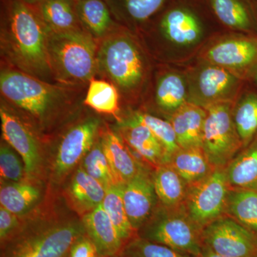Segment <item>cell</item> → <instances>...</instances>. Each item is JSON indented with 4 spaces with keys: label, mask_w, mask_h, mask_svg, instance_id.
<instances>
[{
    "label": "cell",
    "mask_w": 257,
    "mask_h": 257,
    "mask_svg": "<svg viewBox=\"0 0 257 257\" xmlns=\"http://www.w3.org/2000/svg\"><path fill=\"white\" fill-rule=\"evenodd\" d=\"M69 191L76 206L87 213L102 204L106 194L105 187L83 168L74 175Z\"/></svg>",
    "instance_id": "cell-24"
},
{
    "label": "cell",
    "mask_w": 257,
    "mask_h": 257,
    "mask_svg": "<svg viewBox=\"0 0 257 257\" xmlns=\"http://www.w3.org/2000/svg\"><path fill=\"white\" fill-rule=\"evenodd\" d=\"M202 231L203 229L191 219L183 204L175 207L162 205L137 235L176 251L198 257L204 247Z\"/></svg>",
    "instance_id": "cell-2"
},
{
    "label": "cell",
    "mask_w": 257,
    "mask_h": 257,
    "mask_svg": "<svg viewBox=\"0 0 257 257\" xmlns=\"http://www.w3.org/2000/svg\"><path fill=\"white\" fill-rule=\"evenodd\" d=\"M82 224L64 223L20 231L2 246V257H64L84 234Z\"/></svg>",
    "instance_id": "cell-4"
},
{
    "label": "cell",
    "mask_w": 257,
    "mask_h": 257,
    "mask_svg": "<svg viewBox=\"0 0 257 257\" xmlns=\"http://www.w3.org/2000/svg\"><path fill=\"white\" fill-rule=\"evenodd\" d=\"M206 109L187 102L171 116L177 143L182 149L202 148Z\"/></svg>",
    "instance_id": "cell-17"
},
{
    "label": "cell",
    "mask_w": 257,
    "mask_h": 257,
    "mask_svg": "<svg viewBox=\"0 0 257 257\" xmlns=\"http://www.w3.org/2000/svg\"><path fill=\"white\" fill-rule=\"evenodd\" d=\"M82 225L86 234L95 245L98 253L106 256H117L124 243L102 204L84 214Z\"/></svg>",
    "instance_id": "cell-15"
},
{
    "label": "cell",
    "mask_w": 257,
    "mask_h": 257,
    "mask_svg": "<svg viewBox=\"0 0 257 257\" xmlns=\"http://www.w3.org/2000/svg\"><path fill=\"white\" fill-rule=\"evenodd\" d=\"M23 3H25V4L30 5H40V3H42L43 0H21Z\"/></svg>",
    "instance_id": "cell-41"
},
{
    "label": "cell",
    "mask_w": 257,
    "mask_h": 257,
    "mask_svg": "<svg viewBox=\"0 0 257 257\" xmlns=\"http://www.w3.org/2000/svg\"><path fill=\"white\" fill-rule=\"evenodd\" d=\"M99 58L106 73L119 87L133 89L143 80V58L135 44L126 37H114L105 42Z\"/></svg>",
    "instance_id": "cell-8"
},
{
    "label": "cell",
    "mask_w": 257,
    "mask_h": 257,
    "mask_svg": "<svg viewBox=\"0 0 257 257\" xmlns=\"http://www.w3.org/2000/svg\"><path fill=\"white\" fill-rule=\"evenodd\" d=\"M16 214L0 208V240L2 246L18 234L19 221Z\"/></svg>",
    "instance_id": "cell-38"
},
{
    "label": "cell",
    "mask_w": 257,
    "mask_h": 257,
    "mask_svg": "<svg viewBox=\"0 0 257 257\" xmlns=\"http://www.w3.org/2000/svg\"><path fill=\"white\" fill-rule=\"evenodd\" d=\"M47 50L52 71L65 80L86 81L96 68L95 44L79 30L55 32L49 29Z\"/></svg>",
    "instance_id": "cell-3"
},
{
    "label": "cell",
    "mask_w": 257,
    "mask_h": 257,
    "mask_svg": "<svg viewBox=\"0 0 257 257\" xmlns=\"http://www.w3.org/2000/svg\"><path fill=\"white\" fill-rule=\"evenodd\" d=\"M75 10L79 22L94 36H103L111 28V13L103 0H77Z\"/></svg>",
    "instance_id": "cell-27"
},
{
    "label": "cell",
    "mask_w": 257,
    "mask_h": 257,
    "mask_svg": "<svg viewBox=\"0 0 257 257\" xmlns=\"http://www.w3.org/2000/svg\"><path fill=\"white\" fill-rule=\"evenodd\" d=\"M225 167L230 189L257 191V136Z\"/></svg>",
    "instance_id": "cell-20"
},
{
    "label": "cell",
    "mask_w": 257,
    "mask_h": 257,
    "mask_svg": "<svg viewBox=\"0 0 257 257\" xmlns=\"http://www.w3.org/2000/svg\"><path fill=\"white\" fill-rule=\"evenodd\" d=\"M187 84L182 76L177 73L166 74L157 85V104L163 110L173 114L188 102Z\"/></svg>",
    "instance_id": "cell-28"
},
{
    "label": "cell",
    "mask_w": 257,
    "mask_h": 257,
    "mask_svg": "<svg viewBox=\"0 0 257 257\" xmlns=\"http://www.w3.org/2000/svg\"><path fill=\"white\" fill-rule=\"evenodd\" d=\"M39 189L31 184L17 182L1 187V207L16 215L25 214L30 210L40 199Z\"/></svg>",
    "instance_id": "cell-32"
},
{
    "label": "cell",
    "mask_w": 257,
    "mask_h": 257,
    "mask_svg": "<svg viewBox=\"0 0 257 257\" xmlns=\"http://www.w3.org/2000/svg\"><path fill=\"white\" fill-rule=\"evenodd\" d=\"M226 215L257 236V191L230 189Z\"/></svg>",
    "instance_id": "cell-26"
},
{
    "label": "cell",
    "mask_w": 257,
    "mask_h": 257,
    "mask_svg": "<svg viewBox=\"0 0 257 257\" xmlns=\"http://www.w3.org/2000/svg\"><path fill=\"white\" fill-rule=\"evenodd\" d=\"M241 79L227 69L209 64L196 77L189 102L203 108L222 101H232L241 87Z\"/></svg>",
    "instance_id": "cell-11"
},
{
    "label": "cell",
    "mask_w": 257,
    "mask_h": 257,
    "mask_svg": "<svg viewBox=\"0 0 257 257\" xmlns=\"http://www.w3.org/2000/svg\"><path fill=\"white\" fill-rule=\"evenodd\" d=\"M122 186L113 185L106 189L105 197L101 204L125 244L137 236V232L130 224L125 209Z\"/></svg>",
    "instance_id": "cell-30"
},
{
    "label": "cell",
    "mask_w": 257,
    "mask_h": 257,
    "mask_svg": "<svg viewBox=\"0 0 257 257\" xmlns=\"http://www.w3.org/2000/svg\"><path fill=\"white\" fill-rule=\"evenodd\" d=\"M211 5L216 17L226 26L257 35L252 15L241 0H211Z\"/></svg>",
    "instance_id": "cell-25"
},
{
    "label": "cell",
    "mask_w": 257,
    "mask_h": 257,
    "mask_svg": "<svg viewBox=\"0 0 257 257\" xmlns=\"http://www.w3.org/2000/svg\"><path fill=\"white\" fill-rule=\"evenodd\" d=\"M3 23V47L24 72L37 77L52 73L47 35L49 28L40 15L21 0H8Z\"/></svg>",
    "instance_id": "cell-1"
},
{
    "label": "cell",
    "mask_w": 257,
    "mask_h": 257,
    "mask_svg": "<svg viewBox=\"0 0 257 257\" xmlns=\"http://www.w3.org/2000/svg\"><path fill=\"white\" fill-rule=\"evenodd\" d=\"M170 164L189 186L205 179L215 170L202 148H180L171 157Z\"/></svg>",
    "instance_id": "cell-21"
},
{
    "label": "cell",
    "mask_w": 257,
    "mask_h": 257,
    "mask_svg": "<svg viewBox=\"0 0 257 257\" xmlns=\"http://www.w3.org/2000/svg\"><path fill=\"white\" fill-rule=\"evenodd\" d=\"M84 104L98 112L116 115L119 111V95L116 88L103 80L89 84Z\"/></svg>",
    "instance_id": "cell-33"
},
{
    "label": "cell",
    "mask_w": 257,
    "mask_h": 257,
    "mask_svg": "<svg viewBox=\"0 0 257 257\" xmlns=\"http://www.w3.org/2000/svg\"><path fill=\"white\" fill-rule=\"evenodd\" d=\"M101 145L117 185H124L145 169L116 134H106Z\"/></svg>",
    "instance_id": "cell-18"
},
{
    "label": "cell",
    "mask_w": 257,
    "mask_h": 257,
    "mask_svg": "<svg viewBox=\"0 0 257 257\" xmlns=\"http://www.w3.org/2000/svg\"><path fill=\"white\" fill-rule=\"evenodd\" d=\"M17 152L12 147L2 144L0 148V175L2 178L19 182L25 172Z\"/></svg>",
    "instance_id": "cell-37"
},
{
    "label": "cell",
    "mask_w": 257,
    "mask_h": 257,
    "mask_svg": "<svg viewBox=\"0 0 257 257\" xmlns=\"http://www.w3.org/2000/svg\"><path fill=\"white\" fill-rule=\"evenodd\" d=\"M133 119L150 128L165 149L170 162L171 157L180 149L177 143L175 130L170 121H165L145 113H138L135 115Z\"/></svg>",
    "instance_id": "cell-34"
},
{
    "label": "cell",
    "mask_w": 257,
    "mask_h": 257,
    "mask_svg": "<svg viewBox=\"0 0 257 257\" xmlns=\"http://www.w3.org/2000/svg\"><path fill=\"white\" fill-rule=\"evenodd\" d=\"M0 117L5 141L21 157L27 175H35L40 164L36 140L26 126L3 106L0 109Z\"/></svg>",
    "instance_id": "cell-14"
},
{
    "label": "cell",
    "mask_w": 257,
    "mask_h": 257,
    "mask_svg": "<svg viewBox=\"0 0 257 257\" xmlns=\"http://www.w3.org/2000/svg\"><path fill=\"white\" fill-rule=\"evenodd\" d=\"M152 178L157 198L162 205L175 207L183 204L189 185L170 164L157 167Z\"/></svg>",
    "instance_id": "cell-22"
},
{
    "label": "cell",
    "mask_w": 257,
    "mask_h": 257,
    "mask_svg": "<svg viewBox=\"0 0 257 257\" xmlns=\"http://www.w3.org/2000/svg\"><path fill=\"white\" fill-rule=\"evenodd\" d=\"M116 257H194L137 235L126 242Z\"/></svg>",
    "instance_id": "cell-35"
},
{
    "label": "cell",
    "mask_w": 257,
    "mask_h": 257,
    "mask_svg": "<svg viewBox=\"0 0 257 257\" xmlns=\"http://www.w3.org/2000/svg\"><path fill=\"white\" fill-rule=\"evenodd\" d=\"M99 121L89 119L69 130L62 139L55 160V172L67 173L92 150Z\"/></svg>",
    "instance_id": "cell-13"
},
{
    "label": "cell",
    "mask_w": 257,
    "mask_h": 257,
    "mask_svg": "<svg viewBox=\"0 0 257 257\" xmlns=\"http://www.w3.org/2000/svg\"><path fill=\"white\" fill-rule=\"evenodd\" d=\"M231 102L222 101L204 108L202 148L216 168H225L243 148L235 127Z\"/></svg>",
    "instance_id": "cell-5"
},
{
    "label": "cell",
    "mask_w": 257,
    "mask_h": 257,
    "mask_svg": "<svg viewBox=\"0 0 257 257\" xmlns=\"http://www.w3.org/2000/svg\"><path fill=\"white\" fill-rule=\"evenodd\" d=\"M83 169L93 178L100 182L106 189L111 186L117 185L103 151L101 143L92 148L84 157Z\"/></svg>",
    "instance_id": "cell-36"
},
{
    "label": "cell",
    "mask_w": 257,
    "mask_h": 257,
    "mask_svg": "<svg viewBox=\"0 0 257 257\" xmlns=\"http://www.w3.org/2000/svg\"><path fill=\"white\" fill-rule=\"evenodd\" d=\"M198 257H228L222 256V255L218 254L214 251H211V249H209V248H207V246H204V248H203V251L202 253L199 255Z\"/></svg>",
    "instance_id": "cell-40"
},
{
    "label": "cell",
    "mask_w": 257,
    "mask_h": 257,
    "mask_svg": "<svg viewBox=\"0 0 257 257\" xmlns=\"http://www.w3.org/2000/svg\"><path fill=\"white\" fill-rule=\"evenodd\" d=\"M121 130L125 141L147 162L156 167L169 163L165 149L145 125L133 119Z\"/></svg>",
    "instance_id": "cell-19"
},
{
    "label": "cell",
    "mask_w": 257,
    "mask_h": 257,
    "mask_svg": "<svg viewBox=\"0 0 257 257\" xmlns=\"http://www.w3.org/2000/svg\"><path fill=\"white\" fill-rule=\"evenodd\" d=\"M160 28L165 38L179 47L195 45L203 34L199 19L184 8H175L167 12L161 21Z\"/></svg>",
    "instance_id": "cell-16"
},
{
    "label": "cell",
    "mask_w": 257,
    "mask_h": 257,
    "mask_svg": "<svg viewBox=\"0 0 257 257\" xmlns=\"http://www.w3.org/2000/svg\"><path fill=\"white\" fill-rule=\"evenodd\" d=\"M229 190L225 169L217 167L201 182L189 186L184 207L191 219L204 229L226 215Z\"/></svg>",
    "instance_id": "cell-6"
},
{
    "label": "cell",
    "mask_w": 257,
    "mask_h": 257,
    "mask_svg": "<svg viewBox=\"0 0 257 257\" xmlns=\"http://www.w3.org/2000/svg\"><path fill=\"white\" fill-rule=\"evenodd\" d=\"M96 253L95 245L84 233L74 241L64 257H94Z\"/></svg>",
    "instance_id": "cell-39"
},
{
    "label": "cell",
    "mask_w": 257,
    "mask_h": 257,
    "mask_svg": "<svg viewBox=\"0 0 257 257\" xmlns=\"http://www.w3.org/2000/svg\"><path fill=\"white\" fill-rule=\"evenodd\" d=\"M74 1H75V2H76V1H77V0H74Z\"/></svg>",
    "instance_id": "cell-44"
},
{
    "label": "cell",
    "mask_w": 257,
    "mask_h": 257,
    "mask_svg": "<svg viewBox=\"0 0 257 257\" xmlns=\"http://www.w3.org/2000/svg\"><path fill=\"white\" fill-rule=\"evenodd\" d=\"M122 198L128 220L138 233L151 217L158 199L152 175L146 169L139 172L122 186Z\"/></svg>",
    "instance_id": "cell-12"
},
{
    "label": "cell",
    "mask_w": 257,
    "mask_h": 257,
    "mask_svg": "<svg viewBox=\"0 0 257 257\" xmlns=\"http://www.w3.org/2000/svg\"><path fill=\"white\" fill-rule=\"evenodd\" d=\"M3 95L13 104L40 117L60 97V90L25 72L5 70L0 77Z\"/></svg>",
    "instance_id": "cell-7"
},
{
    "label": "cell",
    "mask_w": 257,
    "mask_h": 257,
    "mask_svg": "<svg viewBox=\"0 0 257 257\" xmlns=\"http://www.w3.org/2000/svg\"><path fill=\"white\" fill-rule=\"evenodd\" d=\"M119 20L144 23L156 14L166 0H103Z\"/></svg>",
    "instance_id": "cell-29"
},
{
    "label": "cell",
    "mask_w": 257,
    "mask_h": 257,
    "mask_svg": "<svg viewBox=\"0 0 257 257\" xmlns=\"http://www.w3.org/2000/svg\"><path fill=\"white\" fill-rule=\"evenodd\" d=\"M233 119L243 147L257 136V93L248 92L241 96L233 112Z\"/></svg>",
    "instance_id": "cell-31"
},
{
    "label": "cell",
    "mask_w": 257,
    "mask_h": 257,
    "mask_svg": "<svg viewBox=\"0 0 257 257\" xmlns=\"http://www.w3.org/2000/svg\"><path fill=\"white\" fill-rule=\"evenodd\" d=\"M94 257H109V256H104V255L99 254V253H96L95 256H94Z\"/></svg>",
    "instance_id": "cell-43"
},
{
    "label": "cell",
    "mask_w": 257,
    "mask_h": 257,
    "mask_svg": "<svg viewBox=\"0 0 257 257\" xmlns=\"http://www.w3.org/2000/svg\"><path fill=\"white\" fill-rule=\"evenodd\" d=\"M204 59L239 77L252 76L257 69V35H238L222 39L208 49Z\"/></svg>",
    "instance_id": "cell-10"
},
{
    "label": "cell",
    "mask_w": 257,
    "mask_h": 257,
    "mask_svg": "<svg viewBox=\"0 0 257 257\" xmlns=\"http://www.w3.org/2000/svg\"><path fill=\"white\" fill-rule=\"evenodd\" d=\"M74 0H43L38 5L42 21L51 31L62 32L79 30V22Z\"/></svg>",
    "instance_id": "cell-23"
},
{
    "label": "cell",
    "mask_w": 257,
    "mask_h": 257,
    "mask_svg": "<svg viewBox=\"0 0 257 257\" xmlns=\"http://www.w3.org/2000/svg\"><path fill=\"white\" fill-rule=\"evenodd\" d=\"M252 77L253 79H254L255 82H256L257 84V69L254 72H253V74H252Z\"/></svg>",
    "instance_id": "cell-42"
},
{
    "label": "cell",
    "mask_w": 257,
    "mask_h": 257,
    "mask_svg": "<svg viewBox=\"0 0 257 257\" xmlns=\"http://www.w3.org/2000/svg\"><path fill=\"white\" fill-rule=\"evenodd\" d=\"M204 245L228 257H257V236L229 215L203 229Z\"/></svg>",
    "instance_id": "cell-9"
}]
</instances>
